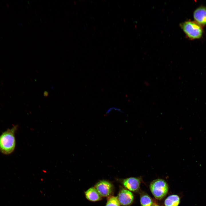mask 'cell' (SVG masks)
Segmentation results:
<instances>
[{
	"instance_id": "obj_8",
	"label": "cell",
	"mask_w": 206,
	"mask_h": 206,
	"mask_svg": "<svg viewBox=\"0 0 206 206\" xmlns=\"http://www.w3.org/2000/svg\"><path fill=\"white\" fill-rule=\"evenodd\" d=\"M85 194L86 199L91 201H97L102 199V197L94 187L89 188Z\"/></svg>"
},
{
	"instance_id": "obj_6",
	"label": "cell",
	"mask_w": 206,
	"mask_h": 206,
	"mask_svg": "<svg viewBox=\"0 0 206 206\" xmlns=\"http://www.w3.org/2000/svg\"><path fill=\"white\" fill-rule=\"evenodd\" d=\"M140 179L139 177H131L123 179L122 184L126 189L132 192L138 191L140 187Z\"/></svg>"
},
{
	"instance_id": "obj_7",
	"label": "cell",
	"mask_w": 206,
	"mask_h": 206,
	"mask_svg": "<svg viewBox=\"0 0 206 206\" xmlns=\"http://www.w3.org/2000/svg\"><path fill=\"white\" fill-rule=\"evenodd\" d=\"M193 16L195 22L201 26L206 25V7L201 6L197 8L194 12Z\"/></svg>"
},
{
	"instance_id": "obj_11",
	"label": "cell",
	"mask_w": 206,
	"mask_h": 206,
	"mask_svg": "<svg viewBox=\"0 0 206 206\" xmlns=\"http://www.w3.org/2000/svg\"><path fill=\"white\" fill-rule=\"evenodd\" d=\"M106 206H120L117 197L111 196L107 199Z\"/></svg>"
},
{
	"instance_id": "obj_10",
	"label": "cell",
	"mask_w": 206,
	"mask_h": 206,
	"mask_svg": "<svg viewBox=\"0 0 206 206\" xmlns=\"http://www.w3.org/2000/svg\"><path fill=\"white\" fill-rule=\"evenodd\" d=\"M140 202L141 206H152L153 204L152 199L148 194L145 193L140 194Z\"/></svg>"
},
{
	"instance_id": "obj_13",
	"label": "cell",
	"mask_w": 206,
	"mask_h": 206,
	"mask_svg": "<svg viewBox=\"0 0 206 206\" xmlns=\"http://www.w3.org/2000/svg\"><path fill=\"white\" fill-rule=\"evenodd\" d=\"M152 206H159L156 204H153Z\"/></svg>"
},
{
	"instance_id": "obj_1",
	"label": "cell",
	"mask_w": 206,
	"mask_h": 206,
	"mask_svg": "<svg viewBox=\"0 0 206 206\" xmlns=\"http://www.w3.org/2000/svg\"><path fill=\"white\" fill-rule=\"evenodd\" d=\"M17 128V126H15L0 136V151L3 154L8 155L14 150L16 145L15 133Z\"/></svg>"
},
{
	"instance_id": "obj_3",
	"label": "cell",
	"mask_w": 206,
	"mask_h": 206,
	"mask_svg": "<svg viewBox=\"0 0 206 206\" xmlns=\"http://www.w3.org/2000/svg\"><path fill=\"white\" fill-rule=\"evenodd\" d=\"M181 26L187 36L190 39H198L202 35V27L195 21H185L181 24Z\"/></svg>"
},
{
	"instance_id": "obj_2",
	"label": "cell",
	"mask_w": 206,
	"mask_h": 206,
	"mask_svg": "<svg viewBox=\"0 0 206 206\" xmlns=\"http://www.w3.org/2000/svg\"><path fill=\"white\" fill-rule=\"evenodd\" d=\"M150 191L155 199L161 200L167 195L169 191L168 183L164 180L157 179L154 180L149 185Z\"/></svg>"
},
{
	"instance_id": "obj_9",
	"label": "cell",
	"mask_w": 206,
	"mask_h": 206,
	"mask_svg": "<svg viewBox=\"0 0 206 206\" xmlns=\"http://www.w3.org/2000/svg\"><path fill=\"white\" fill-rule=\"evenodd\" d=\"M180 202V197L177 195H172L168 196L165 200V206H179Z\"/></svg>"
},
{
	"instance_id": "obj_5",
	"label": "cell",
	"mask_w": 206,
	"mask_h": 206,
	"mask_svg": "<svg viewBox=\"0 0 206 206\" xmlns=\"http://www.w3.org/2000/svg\"><path fill=\"white\" fill-rule=\"evenodd\" d=\"M117 198L120 205L122 206H130L134 200L133 194L126 189H122L120 191Z\"/></svg>"
},
{
	"instance_id": "obj_12",
	"label": "cell",
	"mask_w": 206,
	"mask_h": 206,
	"mask_svg": "<svg viewBox=\"0 0 206 206\" xmlns=\"http://www.w3.org/2000/svg\"><path fill=\"white\" fill-rule=\"evenodd\" d=\"M43 95L45 97H47L48 95V93L47 91H45L43 93Z\"/></svg>"
},
{
	"instance_id": "obj_4",
	"label": "cell",
	"mask_w": 206,
	"mask_h": 206,
	"mask_svg": "<svg viewBox=\"0 0 206 206\" xmlns=\"http://www.w3.org/2000/svg\"><path fill=\"white\" fill-rule=\"evenodd\" d=\"M94 188L101 197H108L112 194L113 187L110 182L105 180H101L95 185Z\"/></svg>"
}]
</instances>
